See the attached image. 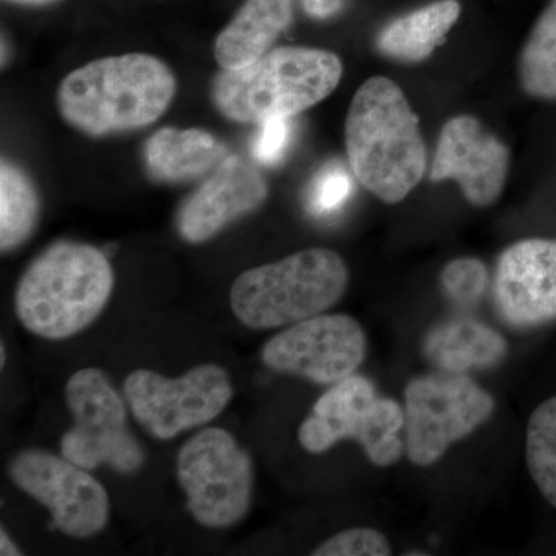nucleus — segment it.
Wrapping results in <instances>:
<instances>
[{"instance_id":"4be33fe9","label":"nucleus","mask_w":556,"mask_h":556,"mask_svg":"<svg viewBox=\"0 0 556 556\" xmlns=\"http://www.w3.org/2000/svg\"><path fill=\"white\" fill-rule=\"evenodd\" d=\"M526 460L541 495L556 508V396L547 399L530 416Z\"/></svg>"},{"instance_id":"dca6fc26","label":"nucleus","mask_w":556,"mask_h":556,"mask_svg":"<svg viewBox=\"0 0 556 556\" xmlns=\"http://www.w3.org/2000/svg\"><path fill=\"white\" fill-rule=\"evenodd\" d=\"M294 20V0H244L218 33L214 56L223 70H237L265 56Z\"/></svg>"},{"instance_id":"bb28decb","label":"nucleus","mask_w":556,"mask_h":556,"mask_svg":"<svg viewBox=\"0 0 556 556\" xmlns=\"http://www.w3.org/2000/svg\"><path fill=\"white\" fill-rule=\"evenodd\" d=\"M302 5L313 20L327 21L340 13L345 0H302Z\"/></svg>"},{"instance_id":"423d86ee","label":"nucleus","mask_w":556,"mask_h":556,"mask_svg":"<svg viewBox=\"0 0 556 556\" xmlns=\"http://www.w3.org/2000/svg\"><path fill=\"white\" fill-rule=\"evenodd\" d=\"M405 427V412L393 399L378 397L364 376L351 375L334 383L303 420L299 442L306 452H327L343 439L356 441L369 463L390 467L401 459L405 442L399 431Z\"/></svg>"},{"instance_id":"b1692460","label":"nucleus","mask_w":556,"mask_h":556,"mask_svg":"<svg viewBox=\"0 0 556 556\" xmlns=\"http://www.w3.org/2000/svg\"><path fill=\"white\" fill-rule=\"evenodd\" d=\"M489 285V270L481 260L463 257L452 260L441 273V287L453 303L477 305Z\"/></svg>"},{"instance_id":"6ab92c4d","label":"nucleus","mask_w":556,"mask_h":556,"mask_svg":"<svg viewBox=\"0 0 556 556\" xmlns=\"http://www.w3.org/2000/svg\"><path fill=\"white\" fill-rule=\"evenodd\" d=\"M460 11L457 0H434L391 21L378 36V49L390 60L407 64L426 61L453 30Z\"/></svg>"},{"instance_id":"c756f323","label":"nucleus","mask_w":556,"mask_h":556,"mask_svg":"<svg viewBox=\"0 0 556 556\" xmlns=\"http://www.w3.org/2000/svg\"><path fill=\"white\" fill-rule=\"evenodd\" d=\"M0 356H2V362H0V367L3 368V365H5V348L2 345V351H0Z\"/></svg>"},{"instance_id":"ddd939ff","label":"nucleus","mask_w":556,"mask_h":556,"mask_svg":"<svg viewBox=\"0 0 556 556\" xmlns=\"http://www.w3.org/2000/svg\"><path fill=\"white\" fill-rule=\"evenodd\" d=\"M508 166L507 146L473 116L459 115L442 127L430 179L455 181L471 206L486 207L503 193Z\"/></svg>"},{"instance_id":"1a4fd4ad","label":"nucleus","mask_w":556,"mask_h":556,"mask_svg":"<svg viewBox=\"0 0 556 556\" xmlns=\"http://www.w3.org/2000/svg\"><path fill=\"white\" fill-rule=\"evenodd\" d=\"M405 455L427 467L495 412V399L466 375L413 379L405 388Z\"/></svg>"},{"instance_id":"393cba45","label":"nucleus","mask_w":556,"mask_h":556,"mask_svg":"<svg viewBox=\"0 0 556 556\" xmlns=\"http://www.w3.org/2000/svg\"><path fill=\"white\" fill-rule=\"evenodd\" d=\"M314 556H388L391 546L379 530L368 527L343 530L328 538L313 552Z\"/></svg>"},{"instance_id":"aec40b11","label":"nucleus","mask_w":556,"mask_h":556,"mask_svg":"<svg viewBox=\"0 0 556 556\" xmlns=\"http://www.w3.org/2000/svg\"><path fill=\"white\" fill-rule=\"evenodd\" d=\"M40 217V197L35 182L21 166L2 160L0 166V248L10 252L35 232Z\"/></svg>"},{"instance_id":"4468645a","label":"nucleus","mask_w":556,"mask_h":556,"mask_svg":"<svg viewBox=\"0 0 556 556\" xmlns=\"http://www.w3.org/2000/svg\"><path fill=\"white\" fill-rule=\"evenodd\" d=\"M493 295L511 327L533 328L556 318V240L511 244L497 260Z\"/></svg>"},{"instance_id":"c85d7f7f","label":"nucleus","mask_w":556,"mask_h":556,"mask_svg":"<svg viewBox=\"0 0 556 556\" xmlns=\"http://www.w3.org/2000/svg\"><path fill=\"white\" fill-rule=\"evenodd\" d=\"M3 2L11 3V5L28 7V9H42V7L53 5L60 0H3Z\"/></svg>"},{"instance_id":"a878e982","label":"nucleus","mask_w":556,"mask_h":556,"mask_svg":"<svg viewBox=\"0 0 556 556\" xmlns=\"http://www.w3.org/2000/svg\"><path fill=\"white\" fill-rule=\"evenodd\" d=\"M258 126L251 142L252 159L262 166H277L291 146V118H270Z\"/></svg>"},{"instance_id":"a211bd4d","label":"nucleus","mask_w":556,"mask_h":556,"mask_svg":"<svg viewBox=\"0 0 556 556\" xmlns=\"http://www.w3.org/2000/svg\"><path fill=\"white\" fill-rule=\"evenodd\" d=\"M426 353L452 375L495 367L507 354V342L495 329L473 318H453L430 331Z\"/></svg>"},{"instance_id":"39448f33","label":"nucleus","mask_w":556,"mask_h":556,"mask_svg":"<svg viewBox=\"0 0 556 556\" xmlns=\"http://www.w3.org/2000/svg\"><path fill=\"white\" fill-rule=\"evenodd\" d=\"M348 281L350 270L338 252L306 249L241 274L230 288V308L248 328L289 327L334 306Z\"/></svg>"},{"instance_id":"2eb2a0df","label":"nucleus","mask_w":556,"mask_h":556,"mask_svg":"<svg viewBox=\"0 0 556 556\" xmlns=\"http://www.w3.org/2000/svg\"><path fill=\"white\" fill-rule=\"evenodd\" d=\"M268 193V182L257 167L240 156H228L179 207L178 233L193 244L214 239L230 223L262 207Z\"/></svg>"},{"instance_id":"9d476101","label":"nucleus","mask_w":556,"mask_h":556,"mask_svg":"<svg viewBox=\"0 0 556 556\" xmlns=\"http://www.w3.org/2000/svg\"><path fill=\"white\" fill-rule=\"evenodd\" d=\"M232 394L228 371L215 364H201L175 379L137 369L124 382L131 415L161 441L212 422L228 407Z\"/></svg>"},{"instance_id":"5701e85b","label":"nucleus","mask_w":556,"mask_h":556,"mask_svg":"<svg viewBox=\"0 0 556 556\" xmlns=\"http://www.w3.org/2000/svg\"><path fill=\"white\" fill-rule=\"evenodd\" d=\"M353 192L350 172L340 163L327 164L311 182L306 207L317 217H328L345 206Z\"/></svg>"},{"instance_id":"f03ea898","label":"nucleus","mask_w":556,"mask_h":556,"mask_svg":"<svg viewBox=\"0 0 556 556\" xmlns=\"http://www.w3.org/2000/svg\"><path fill=\"white\" fill-rule=\"evenodd\" d=\"M177 87L166 62L127 53L73 70L58 87L56 105L73 129L109 137L152 126L170 108Z\"/></svg>"},{"instance_id":"f3484780","label":"nucleus","mask_w":556,"mask_h":556,"mask_svg":"<svg viewBox=\"0 0 556 556\" xmlns=\"http://www.w3.org/2000/svg\"><path fill=\"white\" fill-rule=\"evenodd\" d=\"M142 160L160 182H186L204 177L225 160V148L206 130L164 127L148 139Z\"/></svg>"},{"instance_id":"9b49d317","label":"nucleus","mask_w":556,"mask_h":556,"mask_svg":"<svg viewBox=\"0 0 556 556\" xmlns=\"http://www.w3.org/2000/svg\"><path fill=\"white\" fill-rule=\"evenodd\" d=\"M11 481L49 508L53 525L65 535L90 538L108 526L110 500L89 470L64 456L25 450L9 467Z\"/></svg>"},{"instance_id":"cd10ccee","label":"nucleus","mask_w":556,"mask_h":556,"mask_svg":"<svg viewBox=\"0 0 556 556\" xmlns=\"http://www.w3.org/2000/svg\"><path fill=\"white\" fill-rule=\"evenodd\" d=\"M0 555L2 556H17L22 555L20 547L11 541V538L7 535L5 530L0 533Z\"/></svg>"},{"instance_id":"f8f14e48","label":"nucleus","mask_w":556,"mask_h":556,"mask_svg":"<svg viewBox=\"0 0 556 556\" xmlns=\"http://www.w3.org/2000/svg\"><path fill=\"white\" fill-rule=\"evenodd\" d=\"M365 356L364 328L346 314H318L289 325L262 348L266 367L321 386L354 375Z\"/></svg>"},{"instance_id":"7ed1b4c3","label":"nucleus","mask_w":556,"mask_h":556,"mask_svg":"<svg viewBox=\"0 0 556 556\" xmlns=\"http://www.w3.org/2000/svg\"><path fill=\"white\" fill-rule=\"evenodd\" d=\"M115 287L104 252L60 241L33 260L14 295L17 318L38 338L62 340L93 324Z\"/></svg>"},{"instance_id":"20e7f679","label":"nucleus","mask_w":556,"mask_h":556,"mask_svg":"<svg viewBox=\"0 0 556 556\" xmlns=\"http://www.w3.org/2000/svg\"><path fill=\"white\" fill-rule=\"evenodd\" d=\"M342 76V61L332 51L280 47L248 67L222 68L212 83V101L232 123L292 118L328 98Z\"/></svg>"},{"instance_id":"6e6552de","label":"nucleus","mask_w":556,"mask_h":556,"mask_svg":"<svg viewBox=\"0 0 556 556\" xmlns=\"http://www.w3.org/2000/svg\"><path fill=\"white\" fill-rule=\"evenodd\" d=\"M65 401L73 427L61 439V455L94 470L109 466L123 475L137 473L144 450L127 426L126 402L98 368H83L68 379Z\"/></svg>"},{"instance_id":"f257e3e1","label":"nucleus","mask_w":556,"mask_h":556,"mask_svg":"<svg viewBox=\"0 0 556 556\" xmlns=\"http://www.w3.org/2000/svg\"><path fill=\"white\" fill-rule=\"evenodd\" d=\"M345 146L354 178L383 203H401L426 177L419 118L387 76H372L358 87L348 109Z\"/></svg>"},{"instance_id":"0eeeda50","label":"nucleus","mask_w":556,"mask_h":556,"mask_svg":"<svg viewBox=\"0 0 556 556\" xmlns=\"http://www.w3.org/2000/svg\"><path fill=\"white\" fill-rule=\"evenodd\" d=\"M178 481L193 519L208 529H228L247 517L254 467L247 450L223 428H204L178 453Z\"/></svg>"},{"instance_id":"412c9836","label":"nucleus","mask_w":556,"mask_h":556,"mask_svg":"<svg viewBox=\"0 0 556 556\" xmlns=\"http://www.w3.org/2000/svg\"><path fill=\"white\" fill-rule=\"evenodd\" d=\"M518 78L530 97L556 101V0L538 17L522 47Z\"/></svg>"}]
</instances>
